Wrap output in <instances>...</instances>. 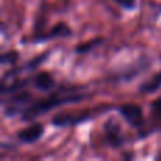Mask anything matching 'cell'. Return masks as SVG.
<instances>
[{"label": "cell", "mask_w": 161, "mask_h": 161, "mask_svg": "<svg viewBox=\"0 0 161 161\" xmlns=\"http://www.w3.org/2000/svg\"><path fill=\"white\" fill-rule=\"evenodd\" d=\"M86 96L88 95L79 93L76 89H74V91L68 89V91L51 93L47 97H42V99H33L30 105L25 108V110L21 113V120H24V122H34L36 119H38L40 116L51 112L53 109L68 105V103L80 102Z\"/></svg>", "instance_id": "1"}, {"label": "cell", "mask_w": 161, "mask_h": 161, "mask_svg": "<svg viewBox=\"0 0 161 161\" xmlns=\"http://www.w3.org/2000/svg\"><path fill=\"white\" fill-rule=\"evenodd\" d=\"M116 110L119 112V114L126 120L129 126H131L133 129L139 130V133H142L146 126V119L142 106L136 105V103H123V105L117 106Z\"/></svg>", "instance_id": "2"}, {"label": "cell", "mask_w": 161, "mask_h": 161, "mask_svg": "<svg viewBox=\"0 0 161 161\" xmlns=\"http://www.w3.org/2000/svg\"><path fill=\"white\" fill-rule=\"evenodd\" d=\"M161 129V96H158L156 100H153L150 105V117L146 122V126L142 133H139L140 137H146L153 134L154 131Z\"/></svg>", "instance_id": "3"}, {"label": "cell", "mask_w": 161, "mask_h": 161, "mask_svg": "<svg viewBox=\"0 0 161 161\" xmlns=\"http://www.w3.org/2000/svg\"><path fill=\"white\" fill-rule=\"evenodd\" d=\"M103 139L106 144L112 148H119L125 144V137L122 134V130L113 119H109L103 125Z\"/></svg>", "instance_id": "4"}, {"label": "cell", "mask_w": 161, "mask_h": 161, "mask_svg": "<svg viewBox=\"0 0 161 161\" xmlns=\"http://www.w3.org/2000/svg\"><path fill=\"white\" fill-rule=\"evenodd\" d=\"M93 113L89 110L80 112L79 114H58L51 120V125L55 127H71V126H76L79 123L88 122V120L93 119Z\"/></svg>", "instance_id": "5"}, {"label": "cell", "mask_w": 161, "mask_h": 161, "mask_svg": "<svg viewBox=\"0 0 161 161\" xmlns=\"http://www.w3.org/2000/svg\"><path fill=\"white\" fill-rule=\"evenodd\" d=\"M72 36V30L71 27L64 21H59L58 24H55L47 34H40V36H34L31 38V41L38 44V42H47L51 41V40H55V38H67V37Z\"/></svg>", "instance_id": "6"}, {"label": "cell", "mask_w": 161, "mask_h": 161, "mask_svg": "<svg viewBox=\"0 0 161 161\" xmlns=\"http://www.w3.org/2000/svg\"><path fill=\"white\" fill-rule=\"evenodd\" d=\"M42 134H44V126L41 123H33L28 127L20 130L17 133V139L23 144H33L41 139Z\"/></svg>", "instance_id": "7"}, {"label": "cell", "mask_w": 161, "mask_h": 161, "mask_svg": "<svg viewBox=\"0 0 161 161\" xmlns=\"http://www.w3.org/2000/svg\"><path fill=\"white\" fill-rule=\"evenodd\" d=\"M33 86L37 89V91H41V92H50L55 88L57 82L55 78L53 76V74L50 72H37L36 75L33 76Z\"/></svg>", "instance_id": "8"}, {"label": "cell", "mask_w": 161, "mask_h": 161, "mask_svg": "<svg viewBox=\"0 0 161 161\" xmlns=\"http://www.w3.org/2000/svg\"><path fill=\"white\" fill-rule=\"evenodd\" d=\"M161 88V71L157 72L156 75H153L150 79H147L146 82H143L140 85L139 91L142 93H154Z\"/></svg>", "instance_id": "9"}, {"label": "cell", "mask_w": 161, "mask_h": 161, "mask_svg": "<svg viewBox=\"0 0 161 161\" xmlns=\"http://www.w3.org/2000/svg\"><path fill=\"white\" fill-rule=\"evenodd\" d=\"M103 42H105V40H103L102 37H96V38H92V40H89V41L82 42V44H78V45H76L75 53H76V54H88V53H91L92 50L97 48L100 44H103Z\"/></svg>", "instance_id": "10"}, {"label": "cell", "mask_w": 161, "mask_h": 161, "mask_svg": "<svg viewBox=\"0 0 161 161\" xmlns=\"http://www.w3.org/2000/svg\"><path fill=\"white\" fill-rule=\"evenodd\" d=\"M2 65L3 67H6V65H14L17 62V59H19V53L17 51H7V53H4L2 55Z\"/></svg>", "instance_id": "11"}, {"label": "cell", "mask_w": 161, "mask_h": 161, "mask_svg": "<svg viewBox=\"0 0 161 161\" xmlns=\"http://www.w3.org/2000/svg\"><path fill=\"white\" fill-rule=\"evenodd\" d=\"M119 7H122L126 11H133L137 7V0H112Z\"/></svg>", "instance_id": "12"}]
</instances>
